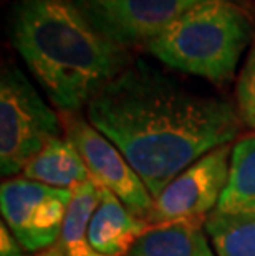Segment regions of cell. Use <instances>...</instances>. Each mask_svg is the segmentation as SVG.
Instances as JSON below:
<instances>
[{
  "label": "cell",
  "instance_id": "3957f363",
  "mask_svg": "<svg viewBox=\"0 0 255 256\" xmlns=\"http://www.w3.org/2000/svg\"><path fill=\"white\" fill-rule=\"evenodd\" d=\"M252 36V20L234 0H200L146 48L167 66L225 83Z\"/></svg>",
  "mask_w": 255,
  "mask_h": 256
},
{
  "label": "cell",
  "instance_id": "7c38bea8",
  "mask_svg": "<svg viewBox=\"0 0 255 256\" xmlns=\"http://www.w3.org/2000/svg\"><path fill=\"white\" fill-rule=\"evenodd\" d=\"M98 200L100 185L93 178L75 187L57 243L42 256H105L96 253L88 242V225Z\"/></svg>",
  "mask_w": 255,
  "mask_h": 256
},
{
  "label": "cell",
  "instance_id": "5bb4252c",
  "mask_svg": "<svg viewBox=\"0 0 255 256\" xmlns=\"http://www.w3.org/2000/svg\"><path fill=\"white\" fill-rule=\"evenodd\" d=\"M204 226L217 256H255V216L212 212Z\"/></svg>",
  "mask_w": 255,
  "mask_h": 256
},
{
  "label": "cell",
  "instance_id": "2e32d148",
  "mask_svg": "<svg viewBox=\"0 0 255 256\" xmlns=\"http://www.w3.org/2000/svg\"><path fill=\"white\" fill-rule=\"evenodd\" d=\"M0 256H25V248L12 235L7 225H0Z\"/></svg>",
  "mask_w": 255,
  "mask_h": 256
},
{
  "label": "cell",
  "instance_id": "5b68a950",
  "mask_svg": "<svg viewBox=\"0 0 255 256\" xmlns=\"http://www.w3.org/2000/svg\"><path fill=\"white\" fill-rule=\"evenodd\" d=\"M73 190L29 180L7 178L0 185L4 223L29 253L47 252L62 232Z\"/></svg>",
  "mask_w": 255,
  "mask_h": 256
},
{
  "label": "cell",
  "instance_id": "30bf717a",
  "mask_svg": "<svg viewBox=\"0 0 255 256\" xmlns=\"http://www.w3.org/2000/svg\"><path fill=\"white\" fill-rule=\"evenodd\" d=\"M204 223L191 218L151 225L126 256H217Z\"/></svg>",
  "mask_w": 255,
  "mask_h": 256
},
{
  "label": "cell",
  "instance_id": "9c48e42d",
  "mask_svg": "<svg viewBox=\"0 0 255 256\" xmlns=\"http://www.w3.org/2000/svg\"><path fill=\"white\" fill-rule=\"evenodd\" d=\"M151 225L134 216L111 190L100 185V200L88 225V242L96 253L126 256Z\"/></svg>",
  "mask_w": 255,
  "mask_h": 256
},
{
  "label": "cell",
  "instance_id": "9a60e30c",
  "mask_svg": "<svg viewBox=\"0 0 255 256\" xmlns=\"http://www.w3.org/2000/svg\"><path fill=\"white\" fill-rule=\"evenodd\" d=\"M237 112L240 122L255 130V46L237 81Z\"/></svg>",
  "mask_w": 255,
  "mask_h": 256
},
{
  "label": "cell",
  "instance_id": "277c9868",
  "mask_svg": "<svg viewBox=\"0 0 255 256\" xmlns=\"http://www.w3.org/2000/svg\"><path fill=\"white\" fill-rule=\"evenodd\" d=\"M60 116L43 101L17 66H4L0 76V172L20 174L24 167L62 134Z\"/></svg>",
  "mask_w": 255,
  "mask_h": 256
},
{
  "label": "cell",
  "instance_id": "ba28073f",
  "mask_svg": "<svg viewBox=\"0 0 255 256\" xmlns=\"http://www.w3.org/2000/svg\"><path fill=\"white\" fill-rule=\"evenodd\" d=\"M100 34L119 46L148 43L200 0H75Z\"/></svg>",
  "mask_w": 255,
  "mask_h": 256
},
{
  "label": "cell",
  "instance_id": "8992f818",
  "mask_svg": "<svg viewBox=\"0 0 255 256\" xmlns=\"http://www.w3.org/2000/svg\"><path fill=\"white\" fill-rule=\"evenodd\" d=\"M60 119L65 138L83 157L91 178L111 190L134 216L148 222L154 197L121 150L90 121L78 118L77 112H60Z\"/></svg>",
  "mask_w": 255,
  "mask_h": 256
},
{
  "label": "cell",
  "instance_id": "6da1fadb",
  "mask_svg": "<svg viewBox=\"0 0 255 256\" xmlns=\"http://www.w3.org/2000/svg\"><path fill=\"white\" fill-rule=\"evenodd\" d=\"M86 116L154 198L184 168L230 144L242 124L230 102L182 88L146 62L110 81L86 106Z\"/></svg>",
  "mask_w": 255,
  "mask_h": 256
},
{
  "label": "cell",
  "instance_id": "4fadbf2b",
  "mask_svg": "<svg viewBox=\"0 0 255 256\" xmlns=\"http://www.w3.org/2000/svg\"><path fill=\"white\" fill-rule=\"evenodd\" d=\"M214 212L255 216V132L232 144L229 180Z\"/></svg>",
  "mask_w": 255,
  "mask_h": 256
},
{
  "label": "cell",
  "instance_id": "8fae6325",
  "mask_svg": "<svg viewBox=\"0 0 255 256\" xmlns=\"http://www.w3.org/2000/svg\"><path fill=\"white\" fill-rule=\"evenodd\" d=\"M22 177L67 190H73L80 184L91 180L83 157L67 138H58L48 142L24 167Z\"/></svg>",
  "mask_w": 255,
  "mask_h": 256
},
{
  "label": "cell",
  "instance_id": "7a4b0ae2",
  "mask_svg": "<svg viewBox=\"0 0 255 256\" xmlns=\"http://www.w3.org/2000/svg\"><path fill=\"white\" fill-rule=\"evenodd\" d=\"M10 38L60 112H77L123 73L128 50L100 34L75 0H15Z\"/></svg>",
  "mask_w": 255,
  "mask_h": 256
},
{
  "label": "cell",
  "instance_id": "52a82bcc",
  "mask_svg": "<svg viewBox=\"0 0 255 256\" xmlns=\"http://www.w3.org/2000/svg\"><path fill=\"white\" fill-rule=\"evenodd\" d=\"M230 156L232 144H225L184 168L154 198L149 225L207 218L219 205L229 180Z\"/></svg>",
  "mask_w": 255,
  "mask_h": 256
}]
</instances>
